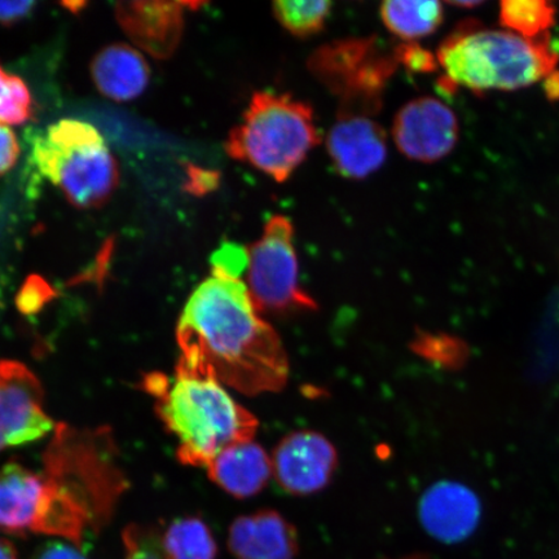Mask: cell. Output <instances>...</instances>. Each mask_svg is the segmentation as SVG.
Returning a JSON list of instances; mask_svg holds the SVG:
<instances>
[{
    "label": "cell",
    "instance_id": "24",
    "mask_svg": "<svg viewBox=\"0 0 559 559\" xmlns=\"http://www.w3.org/2000/svg\"><path fill=\"white\" fill-rule=\"evenodd\" d=\"M156 528L131 524L123 531L124 559H164L163 545Z\"/></svg>",
    "mask_w": 559,
    "mask_h": 559
},
{
    "label": "cell",
    "instance_id": "18",
    "mask_svg": "<svg viewBox=\"0 0 559 559\" xmlns=\"http://www.w3.org/2000/svg\"><path fill=\"white\" fill-rule=\"evenodd\" d=\"M91 74L97 90L116 102H130L142 95L151 79V69L134 48L128 45L105 47L94 58Z\"/></svg>",
    "mask_w": 559,
    "mask_h": 559
},
{
    "label": "cell",
    "instance_id": "12",
    "mask_svg": "<svg viewBox=\"0 0 559 559\" xmlns=\"http://www.w3.org/2000/svg\"><path fill=\"white\" fill-rule=\"evenodd\" d=\"M326 151L342 177L365 179L386 160V131L374 116L338 115L326 136Z\"/></svg>",
    "mask_w": 559,
    "mask_h": 559
},
{
    "label": "cell",
    "instance_id": "33",
    "mask_svg": "<svg viewBox=\"0 0 559 559\" xmlns=\"http://www.w3.org/2000/svg\"><path fill=\"white\" fill-rule=\"evenodd\" d=\"M0 559H19L15 545L0 537Z\"/></svg>",
    "mask_w": 559,
    "mask_h": 559
},
{
    "label": "cell",
    "instance_id": "4",
    "mask_svg": "<svg viewBox=\"0 0 559 559\" xmlns=\"http://www.w3.org/2000/svg\"><path fill=\"white\" fill-rule=\"evenodd\" d=\"M559 51L549 34L523 38L506 31L480 29L466 23L438 48L444 70V88L464 87L475 94L485 91H515L533 86L555 72Z\"/></svg>",
    "mask_w": 559,
    "mask_h": 559
},
{
    "label": "cell",
    "instance_id": "20",
    "mask_svg": "<svg viewBox=\"0 0 559 559\" xmlns=\"http://www.w3.org/2000/svg\"><path fill=\"white\" fill-rule=\"evenodd\" d=\"M164 559H216L218 544L198 516L174 521L160 537Z\"/></svg>",
    "mask_w": 559,
    "mask_h": 559
},
{
    "label": "cell",
    "instance_id": "23",
    "mask_svg": "<svg viewBox=\"0 0 559 559\" xmlns=\"http://www.w3.org/2000/svg\"><path fill=\"white\" fill-rule=\"evenodd\" d=\"M33 102L29 88L16 75L0 68V123L21 124L29 121Z\"/></svg>",
    "mask_w": 559,
    "mask_h": 559
},
{
    "label": "cell",
    "instance_id": "26",
    "mask_svg": "<svg viewBox=\"0 0 559 559\" xmlns=\"http://www.w3.org/2000/svg\"><path fill=\"white\" fill-rule=\"evenodd\" d=\"M248 249H243L236 243L223 245L212 258L213 271L233 277L241 278L242 272L248 269Z\"/></svg>",
    "mask_w": 559,
    "mask_h": 559
},
{
    "label": "cell",
    "instance_id": "19",
    "mask_svg": "<svg viewBox=\"0 0 559 559\" xmlns=\"http://www.w3.org/2000/svg\"><path fill=\"white\" fill-rule=\"evenodd\" d=\"M382 23L390 33L404 44L429 37L439 29L444 20V10L439 2H405L393 0L381 4Z\"/></svg>",
    "mask_w": 559,
    "mask_h": 559
},
{
    "label": "cell",
    "instance_id": "7",
    "mask_svg": "<svg viewBox=\"0 0 559 559\" xmlns=\"http://www.w3.org/2000/svg\"><path fill=\"white\" fill-rule=\"evenodd\" d=\"M309 66L311 73L340 96V114L376 116L384 86L400 64L395 52L382 53L374 38H358L320 47Z\"/></svg>",
    "mask_w": 559,
    "mask_h": 559
},
{
    "label": "cell",
    "instance_id": "34",
    "mask_svg": "<svg viewBox=\"0 0 559 559\" xmlns=\"http://www.w3.org/2000/svg\"><path fill=\"white\" fill-rule=\"evenodd\" d=\"M453 7H463V9H473V7H477L480 2H450Z\"/></svg>",
    "mask_w": 559,
    "mask_h": 559
},
{
    "label": "cell",
    "instance_id": "17",
    "mask_svg": "<svg viewBox=\"0 0 559 559\" xmlns=\"http://www.w3.org/2000/svg\"><path fill=\"white\" fill-rule=\"evenodd\" d=\"M206 469L209 478L236 499L254 498L274 478L270 454L254 440L222 451Z\"/></svg>",
    "mask_w": 559,
    "mask_h": 559
},
{
    "label": "cell",
    "instance_id": "3",
    "mask_svg": "<svg viewBox=\"0 0 559 559\" xmlns=\"http://www.w3.org/2000/svg\"><path fill=\"white\" fill-rule=\"evenodd\" d=\"M144 383L156 397L158 416L179 440L185 465L207 467L222 451L254 440L258 419L213 374L179 361L174 380L153 373Z\"/></svg>",
    "mask_w": 559,
    "mask_h": 559
},
{
    "label": "cell",
    "instance_id": "25",
    "mask_svg": "<svg viewBox=\"0 0 559 559\" xmlns=\"http://www.w3.org/2000/svg\"><path fill=\"white\" fill-rule=\"evenodd\" d=\"M394 52L397 64L404 66L412 73H432L439 67L437 55L417 44H403Z\"/></svg>",
    "mask_w": 559,
    "mask_h": 559
},
{
    "label": "cell",
    "instance_id": "13",
    "mask_svg": "<svg viewBox=\"0 0 559 559\" xmlns=\"http://www.w3.org/2000/svg\"><path fill=\"white\" fill-rule=\"evenodd\" d=\"M481 516L480 500L469 487L443 480L426 489L418 502V519L436 540L457 544L469 539Z\"/></svg>",
    "mask_w": 559,
    "mask_h": 559
},
{
    "label": "cell",
    "instance_id": "10",
    "mask_svg": "<svg viewBox=\"0 0 559 559\" xmlns=\"http://www.w3.org/2000/svg\"><path fill=\"white\" fill-rule=\"evenodd\" d=\"M272 474L285 492L310 496L331 484L338 453L331 440L313 430H298L280 440L271 456Z\"/></svg>",
    "mask_w": 559,
    "mask_h": 559
},
{
    "label": "cell",
    "instance_id": "15",
    "mask_svg": "<svg viewBox=\"0 0 559 559\" xmlns=\"http://www.w3.org/2000/svg\"><path fill=\"white\" fill-rule=\"evenodd\" d=\"M183 3H118V23L140 48L157 59L169 58L177 50L183 33Z\"/></svg>",
    "mask_w": 559,
    "mask_h": 559
},
{
    "label": "cell",
    "instance_id": "27",
    "mask_svg": "<svg viewBox=\"0 0 559 559\" xmlns=\"http://www.w3.org/2000/svg\"><path fill=\"white\" fill-rule=\"evenodd\" d=\"M52 297V289L44 280L33 277L20 293L19 306L21 311L35 312Z\"/></svg>",
    "mask_w": 559,
    "mask_h": 559
},
{
    "label": "cell",
    "instance_id": "8",
    "mask_svg": "<svg viewBox=\"0 0 559 559\" xmlns=\"http://www.w3.org/2000/svg\"><path fill=\"white\" fill-rule=\"evenodd\" d=\"M248 254L245 284L258 312L317 309L314 300L299 285L295 227L290 219L284 215L271 216Z\"/></svg>",
    "mask_w": 559,
    "mask_h": 559
},
{
    "label": "cell",
    "instance_id": "30",
    "mask_svg": "<svg viewBox=\"0 0 559 559\" xmlns=\"http://www.w3.org/2000/svg\"><path fill=\"white\" fill-rule=\"evenodd\" d=\"M31 559H87L73 544L51 542L41 545Z\"/></svg>",
    "mask_w": 559,
    "mask_h": 559
},
{
    "label": "cell",
    "instance_id": "35",
    "mask_svg": "<svg viewBox=\"0 0 559 559\" xmlns=\"http://www.w3.org/2000/svg\"><path fill=\"white\" fill-rule=\"evenodd\" d=\"M382 559H432V558L429 557L428 555L415 554V555L404 556L401 558H382Z\"/></svg>",
    "mask_w": 559,
    "mask_h": 559
},
{
    "label": "cell",
    "instance_id": "2",
    "mask_svg": "<svg viewBox=\"0 0 559 559\" xmlns=\"http://www.w3.org/2000/svg\"><path fill=\"white\" fill-rule=\"evenodd\" d=\"M45 498L35 534L62 537L81 549L87 530L99 533L128 488L107 428L60 424L44 454Z\"/></svg>",
    "mask_w": 559,
    "mask_h": 559
},
{
    "label": "cell",
    "instance_id": "28",
    "mask_svg": "<svg viewBox=\"0 0 559 559\" xmlns=\"http://www.w3.org/2000/svg\"><path fill=\"white\" fill-rule=\"evenodd\" d=\"M219 174L201 167H188L187 191L193 194L210 193L219 186Z\"/></svg>",
    "mask_w": 559,
    "mask_h": 559
},
{
    "label": "cell",
    "instance_id": "6",
    "mask_svg": "<svg viewBox=\"0 0 559 559\" xmlns=\"http://www.w3.org/2000/svg\"><path fill=\"white\" fill-rule=\"evenodd\" d=\"M32 157L39 173L75 207L103 206L120 180L100 132L80 120L51 124L34 139Z\"/></svg>",
    "mask_w": 559,
    "mask_h": 559
},
{
    "label": "cell",
    "instance_id": "1",
    "mask_svg": "<svg viewBox=\"0 0 559 559\" xmlns=\"http://www.w3.org/2000/svg\"><path fill=\"white\" fill-rule=\"evenodd\" d=\"M177 337L180 362L241 394L278 393L288 383L283 341L240 277L213 271L188 300Z\"/></svg>",
    "mask_w": 559,
    "mask_h": 559
},
{
    "label": "cell",
    "instance_id": "22",
    "mask_svg": "<svg viewBox=\"0 0 559 559\" xmlns=\"http://www.w3.org/2000/svg\"><path fill=\"white\" fill-rule=\"evenodd\" d=\"M272 9L286 32L298 38H307L323 31L331 15L332 3L326 0H280Z\"/></svg>",
    "mask_w": 559,
    "mask_h": 559
},
{
    "label": "cell",
    "instance_id": "32",
    "mask_svg": "<svg viewBox=\"0 0 559 559\" xmlns=\"http://www.w3.org/2000/svg\"><path fill=\"white\" fill-rule=\"evenodd\" d=\"M544 91L550 102H559V72L555 70L545 79Z\"/></svg>",
    "mask_w": 559,
    "mask_h": 559
},
{
    "label": "cell",
    "instance_id": "21",
    "mask_svg": "<svg viewBox=\"0 0 559 559\" xmlns=\"http://www.w3.org/2000/svg\"><path fill=\"white\" fill-rule=\"evenodd\" d=\"M557 9L547 0H504L500 4V24L523 38L548 34L556 23Z\"/></svg>",
    "mask_w": 559,
    "mask_h": 559
},
{
    "label": "cell",
    "instance_id": "11",
    "mask_svg": "<svg viewBox=\"0 0 559 559\" xmlns=\"http://www.w3.org/2000/svg\"><path fill=\"white\" fill-rule=\"evenodd\" d=\"M52 428L37 377L21 362L0 361V451L33 442Z\"/></svg>",
    "mask_w": 559,
    "mask_h": 559
},
{
    "label": "cell",
    "instance_id": "31",
    "mask_svg": "<svg viewBox=\"0 0 559 559\" xmlns=\"http://www.w3.org/2000/svg\"><path fill=\"white\" fill-rule=\"evenodd\" d=\"M33 2H0V23L11 25L24 19L33 9Z\"/></svg>",
    "mask_w": 559,
    "mask_h": 559
},
{
    "label": "cell",
    "instance_id": "9",
    "mask_svg": "<svg viewBox=\"0 0 559 559\" xmlns=\"http://www.w3.org/2000/svg\"><path fill=\"white\" fill-rule=\"evenodd\" d=\"M457 116L442 100L421 96L403 105L393 121V139L403 156L417 163H437L459 142Z\"/></svg>",
    "mask_w": 559,
    "mask_h": 559
},
{
    "label": "cell",
    "instance_id": "5",
    "mask_svg": "<svg viewBox=\"0 0 559 559\" xmlns=\"http://www.w3.org/2000/svg\"><path fill=\"white\" fill-rule=\"evenodd\" d=\"M320 143L313 110L292 95L260 91L229 132L230 157L283 183Z\"/></svg>",
    "mask_w": 559,
    "mask_h": 559
},
{
    "label": "cell",
    "instance_id": "29",
    "mask_svg": "<svg viewBox=\"0 0 559 559\" xmlns=\"http://www.w3.org/2000/svg\"><path fill=\"white\" fill-rule=\"evenodd\" d=\"M20 145L13 132L0 123V175L11 170L17 163Z\"/></svg>",
    "mask_w": 559,
    "mask_h": 559
},
{
    "label": "cell",
    "instance_id": "14",
    "mask_svg": "<svg viewBox=\"0 0 559 559\" xmlns=\"http://www.w3.org/2000/svg\"><path fill=\"white\" fill-rule=\"evenodd\" d=\"M227 544L236 559H296L299 554L295 524L274 509L237 516Z\"/></svg>",
    "mask_w": 559,
    "mask_h": 559
},
{
    "label": "cell",
    "instance_id": "16",
    "mask_svg": "<svg viewBox=\"0 0 559 559\" xmlns=\"http://www.w3.org/2000/svg\"><path fill=\"white\" fill-rule=\"evenodd\" d=\"M45 486L40 473L19 464L0 469V530L10 535L35 534Z\"/></svg>",
    "mask_w": 559,
    "mask_h": 559
}]
</instances>
